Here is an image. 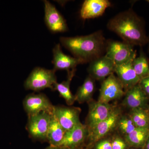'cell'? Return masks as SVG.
<instances>
[{"instance_id":"6da1fadb","label":"cell","mask_w":149,"mask_h":149,"mask_svg":"<svg viewBox=\"0 0 149 149\" xmlns=\"http://www.w3.org/2000/svg\"><path fill=\"white\" fill-rule=\"evenodd\" d=\"M107 27L123 41L132 45L142 47L148 44L145 22L132 8L121 12L110 19Z\"/></svg>"},{"instance_id":"7a4b0ae2","label":"cell","mask_w":149,"mask_h":149,"mask_svg":"<svg viewBox=\"0 0 149 149\" xmlns=\"http://www.w3.org/2000/svg\"><path fill=\"white\" fill-rule=\"evenodd\" d=\"M60 41L74 58L81 61L83 64L91 62L104 55L105 52L107 40L102 30L85 36L61 37Z\"/></svg>"},{"instance_id":"3957f363","label":"cell","mask_w":149,"mask_h":149,"mask_svg":"<svg viewBox=\"0 0 149 149\" xmlns=\"http://www.w3.org/2000/svg\"><path fill=\"white\" fill-rule=\"evenodd\" d=\"M55 72L53 69L36 68L24 82V88L26 90L35 92H39L46 88L54 91V85L57 82Z\"/></svg>"},{"instance_id":"277c9868","label":"cell","mask_w":149,"mask_h":149,"mask_svg":"<svg viewBox=\"0 0 149 149\" xmlns=\"http://www.w3.org/2000/svg\"><path fill=\"white\" fill-rule=\"evenodd\" d=\"M134 46L123 41L107 40L106 55L112 60L116 65L133 61L136 57Z\"/></svg>"},{"instance_id":"5b68a950","label":"cell","mask_w":149,"mask_h":149,"mask_svg":"<svg viewBox=\"0 0 149 149\" xmlns=\"http://www.w3.org/2000/svg\"><path fill=\"white\" fill-rule=\"evenodd\" d=\"M121 115L120 109L114 107L111 114L107 118L88 129L87 148H90L116 128L118 121Z\"/></svg>"},{"instance_id":"8992f818","label":"cell","mask_w":149,"mask_h":149,"mask_svg":"<svg viewBox=\"0 0 149 149\" xmlns=\"http://www.w3.org/2000/svg\"><path fill=\"white\" fill-rule=\"evenodd\" d=\"M52 114L43 111L28 116L26 129L32 140L47 142L48 128Z\"/></svg>"},{"instance_id":"52a82bcc","label":"cell","mask_w":149,"mask_h":149,"mask_svg":"<svg viewBox=\"0 0 149 149\" xmlns=\"http://www.w3.org/2000/svg\"><path fill=\"white\" fill-rule=\"evenodd\" d=\"M125 93L120 81L114 74H112L102 81L98 101L109 103L111 101L121 98L125 95Z\"/></svg>"},{"instance_id":"ba28073f","label":"cell","mask_w":149,"mask_h":149,"mask_svg":"<svg viewBox=\"0 0 149 149\" xmlns=\"http://www.w3.org/2000/svg\"><path fill=\"white\" fill-rule=\"evenodd\" d=\"M23 106L27 116H29L43 111L53 113L54 105L45 94L31 93L23 100Z\"/></svg>"},{"instance_id":"9c48e42d","label":"cell","mask_w":149,"mask_h":149,"mask_svg":"<svg viewBox=\"0 0 149 149\" xmlns=\"http://www.w3.org/2000/svg\"><path fill=\"white\" fill-rule=\"evenodd\" d=\"M81 111L79 107L54 106L53 113L66 132L81 124L80 119Z\"/></svg>"},{"instance_id":"30bf717a","label":"cell","mask_w":149,"mask_h":149,"mask_svg":"<svg viewBox=\"0 0 149 149\" xmlns=\"http://www.w3.org/2000/svg\"><path fill=\"white\" fill-rule=\"evenodd\" d=\"M116 66L114 62L104 55L90 63L88 72L94 80L103 81L114 73Z\"/></svg>"},{"instance_id":"8fae6325","label":"cell","mask_w":149,"mask_h":149,"mask_svg":"<svg viewBox=\"0 0 149 149\" xmlns=\"http://www.w3.org/2000/svg\"><path fill=\"white\" fill-rule=\"evenodd\" d=\"M88 134V127L81 123L65 132L58 146L68 149H83Z\"/></svg>"},{"instance_id":"7c38bea8","label":"cell","mask_w":149,"mask_h":149,"mask_svg":"<svg viewBox=\"0 0 149 149\" xmlns=\"http://www.w3.org/2000/svg\"><path fill=\"white\" fill-rule=\"evenodd\" d=\"M88 104L89 111L85 124L88 129L93 128L107 118L114 108L109 103L93 100L88 102Z\"/></svg>"},{"instance_id":"4fadbf2b","label":"cell","mask_w":149,"mask_h":149,"mask_svg":"<svg viewBox=\"0 0 149 149\" xmlns=\"http://www.w3.org/2000/svg\"><path fill=\"white\" fill-rule=\"evenodd\" d=\"M45 22L48 29L53 33L67 32L68 27L64 17L55 7L49 1H44Z\"/></svg>"},{"instance_id":"5bb4252c","label":"cell","mask_w":149,"mask_h":149,"mask_svg":"<svg viewBox=\"0 0 149 149\" xmlns=\"http://www.w3.org/2000/svg\"><path fill=\"white\" fill-rule=\"evenodd\" d=\"M54 65L53 70L55 71L58 70H66L68 73L76 69V67L83 62L77 58L72 57L65 54L61 50L60 44H57L53 50Z\"/></svg>"},{"instance_id":"9a60e30c","label":"cell","mask_w":149,"mask_h":149,"mask_svg":"<svg viewBox=\"0 0 149 149\" xmlns=\"http://www.w3.org/2000/svg\"><path fill=\"white\" fill-rule=\"evenodd\" d=\"M125 96L123 105L130 109L136 108L148 109L149 99L139 84L125 91Z\"/></svg>"},{"instance_id":"2e32d148","label":"cell","mask_w":149,"mask_h":149,"mask_svg":"<svg viewBox=\"0 0 149 149\" xmlns=\"http://www.w3.org/2000/svg\"><path fill=\"white\" fill-rule=\"evenodd\" d=\"M111 6L108 0H85L80 10V16L84 19L99 17Z\"/></svg>"},{"instance_id":"e0dca14e","label":"cell","mask_w":149,"mask_h":149,"mask_svg":"<svg viewBox=\"0 0 149 149\" xmlns=\"http://www.w3.org/2000/svg\"><path fill=\"white\" fill-rule=\"evenodd\" d=\"M132 61L116 66L115 72L125 92L139 84L141 80L133 69Z\"/></svg>"},{"instance_id":"ac0fdd59","label":"cell","mask_w":149,"mask_h":149,"mask_svg":"<svg viewBox=\"0 0 149 149\" xmlns=\"http://www.w3.org/2000/svg\"><path fill=\"white\" fill-rule=\"evenodd\" d=\"M65 132V130L52 113L51 116L47 133V142L50 146H58L64 138Z\"/></svg>"},{"instance_id":"d6986e66","label":"cell","mask_w":149,"mask_h":149,"mask_svg":"<svg viewBox=\"0 0 149 149\" xmlns=\"http://www.w3.org/2000/svg\"><path fill=\"white\" fill-rule=\"evenodd\" d=\"M95 89V80L89 75L84 80L83 85L77 89V93L74 95L75 100L80 104L91 101L93 100Z\"/></svg>"},{"instance_id":"ffe728a7","label":"cell","mask_w":149,"mask_h":149,"mask_svg":"<svg viewBox=\"0 0 149 149\" xmlns=\"http://www.w3.org/2000/svg\"><path fill=\"white\" fill-rule=\"evenodd\" d=\"M149 135V128H136L127 136L124 139L130 148L143 149Z\"/></svg>"},{"instance_id":"44dd1931","label":"cell","mask_w":149,"mask_h":149,"mask_svg":"<svg viewBox=\"0 0 149 149\" xmlns=\"http://www.w3.org/2000/svg\"><path fill=\"white\" fill-rule=\"evenodd\" d=\"M76 71V69H75L68 72L67 80L61 83L57 82L54 85V91H57L58 92L60 96L64 99L68 106L72 105L76 101L75 96L71 93L70 89V83Z\"/></svg>"},{"instance_id":"7402d4cb","label":"cell","mask_w":149,"mask_h":149,"mask_svg":"<svg viewBox=\"0 0 149 149\" xmlns=\"http://www.w3.org/2000/svg\"><path fill=\"white\" fill-rule=\"evenodd\" d=\"M140 56L133 60L132 66L135 72L140 79H143L149 76V61L141 47Z\"/></svg>"},{"instance_id":"603a6c76","label":"cell","mask_w":149,"mask_h":149,"mask_svg":"<svg viewBox=\"0 0 149 149\" xmlns=\"http://www.w3.org/2000/svg\"><path fill=\"white\" fill-rule=\"evenodd\" d=\"M129 116L136 128H149V111L142 108L130 109Z\"/></svg>"},{"instance_id":"cb8c5ba5","label":"cell","mask_w":149,"mask_h":149,"mask_svg":"<svg viewBox=\"0 0 149 149\" xmlns=\"http://www.w3.org/2000/svg\"><path fill=\"white\" fill-rule=\"evenodd\" d=\"M129 115H121L118 121L116 128L124 135L127 136L136 129Z\"/></svg>"},{"instance_id":"d4e9b609","label":"cell","mask_w":149,"mask_h":149,"mask_svg":"<svg viewBox=\"0 0 149 149\" xmlns=\"http://www.w3.org/2000/svg\"><path fill=\"white\" fill-rule=\"evenodd\" d=\"M111 142L112 149H128L130 148L125 139L118 136L113 138Z\"/></svg>"},{"instance_id":"484cf974","label":"cell","mask_w":149,"mask_h":149,"mask_svg":"<svg viewBox=\"0 0 149 149\" xmlns=\"http://www.w3.org/2000/svg\"><path fill=\"white\" fill-rule=\"evenodd\" d=\"M94 149H112L111 140L101 139L95 144Z\"/></svg>"},{"instance_id":"4316f807","label":"cell","mask_w":149,"mask_h":149,"mask_svg":"<svg viewBox=\"0 0 149 149\" xmlns=\"http://www.w3.org/2000/svg\"><path fill=\"white\" fill-rule=\"evenodd\" d=\"M139 84L149 99V76L141 79Z\"/></svg>"},{"instance_id":"83f0119b","label":"cell","mask_w":149,"mask_h":149,"mask_svg":"<svg viewBox=\"0 0 149 149\" xmlns=\"http://www.w3.org/2000/svg\"><path fill=\"white\" fill-rule=\"evenodd\" d=\"M45 149H68L66 148H63V147L59 146H50L46 148Z\"/></svg>"},{"instance_id":"f1b7e54d","label":"cell","mask_w":149,"mask_h":149,"mask_svg":"<svg viewBox=\"0 0 149 149\" xmlns=\"http://www.w3.org/2000/svg\"><path fill=\"white\" fill-rule=\"evenodd\" d=\"M143 149H149V135L148 139H147L146 142L145 144V146Z\"/></svg>"},{"instance_id":"f546056e","label":"cell","mask_w":149,"mask_h":149,"mask_svg":"<svg viewBox=\"0 0 149 149\" xmlns=\"http://www.w3.org/2000/svg\"><path fill=\"white\" fill-rule=\"evenodd\" d=\"M148 52L149 53V35L148 36Z\"/></svg>"},{"instance_id":"4dcf8cb0","label":"cell","mask_w":149,"mask_h":149,"mask_svg":"<svg viewBox=\"0 0 149 149\" xmlns=\"http://www.w3.org/2000/svg\"><path fill=\"white\" fill-rule=\"evenodd\" d=\"M128 149H142L141 148H129Z\"/></svg>"},{"instance_id":"1f68e13d","label":"cell","mask_w":149,"mask_h":149,"mask_svg":"<svg viewBox=\"0 0 149 149\" xmlns=\"http://www.w3.org/2000/svg\"><path fill=\"white\" fill-rule=\"evenodd\" d=\"M146 1L147 2L149 3V0H147Z\"/></svg>"},{"instance_id":"d6a6232c","label":"cell","mask_w":149,"mask_h":149,"mask_svg":"<svg viewBox=\"0 0 149 149\" xmlns=\"http://www.w3.org/2000/svg\"><path fill=\"white\" fill-rule=\"evenodd\" d=\"M148 111H149V105H148Z\"/></svg>"}]
</instances>
